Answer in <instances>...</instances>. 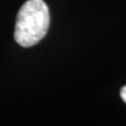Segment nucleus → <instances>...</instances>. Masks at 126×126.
I'll return each instance as SVG.
<instances>
[{
	"instance_id": "nucleus-1",
	"label": "nucleus",
	"mask_w": 126,
	"mask_h": 126,
	"mask_svg": "<svg viewBox=\"0 0 126 126\" xmlns=\"http://www.w3.org/2000/svg\"><path fill=\"white\" fill-rule=\"evenodd\" d=\"M49 23L47 4L43 0H28L17 13L14 39L22 47L34 46L46 35Z\"/></svg>"
},
{
	"instance_id": "nucleus-2",
	"label": "nucleus",
	"mask_w": 126,
	"mask_h": 126,
	"mask_svg": "<svg viewBox=\"0 0 126 126\" xmlns=\"http://www.w3.org/2000/svg\"><path fill=\"white\" fill-rule=\"evenodd\" d=\"M120 96H121L122 99L124 100V102L126 103V86L123 87L120 91Z\"/></svg>"
}]
</instances>
